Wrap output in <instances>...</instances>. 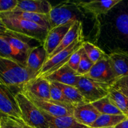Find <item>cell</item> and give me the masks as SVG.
<instances>
[{"label":"cell","instance_id":"23","mask_svg":"<svg viewBox=\"0 0 128 128\" xmlns=\"http://www.w3.org/2000/svg\"><path fill=\"white\" fill-rule=\"evenodd\" d=\"M55 82L61 89L68 101L74 108L80 105L90 103L85 100L76 86H69L56 82Z\"/></svg>","mask_w":128,"mask_h":128},{"label":"cell","instance_id":"24","mask_svg":"<svg viewBox=\"0 0 128 128\" xmlns=\"http://www.w3.org/2000/svg\"><path fill=\"white\" fill-rule=\"evenodd\" d=\"M127 118L125 115L101 114L91 125L90 128L116 127L117 125L122 122Z\"/></svg>","mask_w":128,"mask_h":128},{"label":"cell","instance_id":"6","mask_svg":"<svg viewBox=\"0 0 128 128\" xmlns=\"http://www.w3.org/2000/svg\"><path fill=\"white\" fill-rule=\"evenodd\" d=\"M25 96L31 100L40 110L54 117L73 116L74 108L56 102L52 100H42L34 96L27 91L21 90Z\"/></svg>","mask_w":128,"mask_h":128},{"label":"cell","instance_id":"17","mask_svg":"<svg viewBox=\"0 0 128 128\" xmlns=\"http://www.w3.org/2000/svg\"><path fill=\"white\" fill-rule=\"evenodd\" d=\"M109 57L118 80L128 76V52L117 49L109 54Z\"/></svg>","mask_w":128,"mask_h":128},{"label":"cell","instance_id":"19","mask_svg":"<svg viewBox=\"0 0 128 128\" xmlns=\"http://www.w3.org/2000/svg\"><path fill=\"white\" fill-rule=\"evenodd\" d=\"M48 58V54L43 44L33 48L28 55L26 66L39 74Z\"/></svg>","mask_w":128,"mask_h":128},{"label":"cell","instance_id":"2","mask_svg":"<svg viewBox=\"0 0 128 128\" xmlns=\"http://www.w3.org/2000/svg\"><path fill=\"white\" fill-rule=\"evenodd\" d=\"M0 22L5 28L44 44L49 30L36 23L22 19L0 17Z\"/></svg>","mask_w":128,"mask_h":128},{"label":"cell","instance_id":"11","mask_svg":"<svg viewBox=\"0 0 128 128\" xmlns=\"http://www.w3.org/2000/svg\"><path fill=\"white\" fill-rule=\"evenodd\" d=\"M75 22L76 21L60 25L49 31L46 40L43 44L44 47L47 52L48 58L60 44Z\"/></svg>","mask_w":128,"mask_h":128},{"label":"cell","instance_id":"31","mask_svg":"<svg viewBox=\"0 0 128 128\" xmlns=\"http://www.w3.org/2000/svg\"><path fill=\"white\" fill-rule=\"evenodd\" d=\"M24 125L17 120L1 114L0 128H22Z\"/></svg>","mask_w":128,"mask_h":128},{"label":"cell","instance_id":"4","mask_svg":"<svg viewBox=\"0 0 128 128\" xmlns=\"http://www.w3.org/2000/svg\"><path fill=\"white\" fill-rule=\"evenodd\" d=\"M76 87L88 102L92 103L108 96L111 86L84 76H81Z\"/></svg>","mask_w":128,"mask_h":128},{"label":"cell","instance_id":"9","mask_svg":"<svg viewBox=\"0 0 128 128\" xmlns=\"http://www.w3.org/2000/svg\"><path fill=\"white\" fill-rule=\"evenodd\" d=\"M0 36L4 38L15 49L27 55L33 48L38 46L34 45V42H39L34 39L10 31L2 24L0 29Z\"/></svg>","mask_w":128,"mask_h":128},{"label":"cell","instance_id":"21","mask_svg":"<svg viewBox=\"0 0 128 128\" xmlns=\"http://www.w3.org/2000/svg\"><path fill=\"white\" fill-rule=\"evenodd\" d=\"M0 57L12 60L26 66L28 55L15 49L2 36H0Z\"/></svg>","mask_w":128,"mask_h":128},{"label":"cell","instance_id":"37","mask_svg":"<svg viewBox=\"0 0 128 128\" xmlns=\"http://www.w3.org/2000/svg\"><path fill=\"white\" fill-rule=\"evenodd\" d=\"M32 128L29 127V126H26V125H24V126H23V128Z\"/></svg>","mask_w":128,"mask_h":128},{"label":"cell","instance_id":"22","mask_svg":"<svg viewBox=\"0 0 128 128\" xmlns=\"http://www.w3.org/2000/svg\"><path fill=\"white\" fill-rule=\"evenodd\" d=\"M49 123V128H90L76 121L73 116L54 117L45 113Z\"/></svg>","mask_w":128,"mask_h":128},{"label":"cell","instance_id":"15","mask_svg":"<svg viewBox=\"0 0 128 128\" xmlns=\"http://www.w3.org/2000/svg\"><path fill=\"white\" fill-rule=\"evenodd\" d=\"M101 115V114L92 103L76 106L73 111V116L76 121L90 128Z\"/></svg>","mask_w":128,"mask_h":128},{"label":"cell","instance_id":"3","mask_svg":"<svg viewBox=\"0 0 128 128\" xmlns=\"http://www.w3.org/2000/svg\"><path fill=\"white\" fill-rule=\"evenodd\" d=\"M16 98L26 126L32 128H49L48 121L43 112L29 100L21 90L16 92Z\"/></svg>","mask_w":128,"mask_h":128},{"label":"cell","instance_id":"1","mask_svg":"<svg viewBox=\"0 0 128 128\" xmlns=\"http://www.w3.org/2000/svg\"><path fill=\"white\" fill-rule=\"evenodd\" d=\"M38 75L24 65L0 57V84L10 88H20L21 90L25 84L36 78Z\"/></svg>","mask_w":128,"mask_h":128},{"label":"cell","instance_id":"18","mask_svg":"<svg viewBox=\"0 0 128 128\" xmlns=\"http://www.w3.org/2000/svg\"><path fill=\"white\" fill-rule=\"evenodd\" d=\"M0 17L22 19L40 25L48 29L49 31L51 30V25L48 15L34 13V12H24V11H12V12L0 13Z\"/></svg>","mask_w":128,"mask_h":128},{"label":"cell","instance_id":"34","mask_svg":"<svg viewBox=\"0 0 128 128\" xmlns=\"http://www.w3.org/2000/svg\"><path fill=\"white\" fill-rule=\"evenodd\" d=\"M112 86H113V87H120V86L128 87V76L120 79V80L115 83V84Z\"/></svg>","mask_w":128,"mask_h":128},{"label":"cell","instance_id":"32","mask_svg":"<svg viewBox=\"0 0 128 128\" xmlns=\"http://www.w3.org/2000/svg\"><path fill=\"white\" fill-rule=\"evenodd\" d=\"M82 51H83V48L82 46L81 48H80L72 54V55L69 60L68 62L67 63V64L71 69H72L74 71H76V72H77L78 69L80 66V62H81Z\"/></svg>","mask_w":128,"mask_h":128},{"label":"cell","instance_id":"25","mask_svg":"<svg viewBox=\"0 0 128 128\" xmlns=\"http://www.w3.org/2000/svg\"><path fill=\"white\" fill-rule=\"evenodd\" d=\"M92 104L101 114L124 115L114 102L110 100L108 96L99 101L92 102Z\"/></svg>","mask_w":128,"mask_h":128},{"label":"cell","instance_id":"29","mask_svg":"<svg viewBox=\"0 0 128 128\" xmlns=\"http://www.w3.org/2000/svg\"><path fill=\"white\" fill-rule=\"evenodd\" d=\"M94 64V62L89 58L83 49L81 62L77 71L78 74L81 76H86L90 72Z\"/></svg>","mask_w":128,"mask_h":128},{"label":"cell","instance_id":"39","mask_svg":"<svg viewBox=\"0 0 128 128\" xmlns=\"http://www.w3.org/2000/svg\"><path fill=\"white\" fill-rule=\"evenodd\" d=\"M22 128H23V127H22Z\"/></svg>","mask_w":128,"mask_h":128},{"label":"cell","instance_id":"7","mask_svg":"<svg viewBox=\"0 0 128 128\" xmlns=\"http://www.w3.org/2000/svg\"><path fill=\"white\" fill-rule=\"evenodd\" d=\"M0 111L1 115L24 124L16 94H14L10 88L1 84H0Z\"/></svg>","mask_w":128,"mask_h":128},{"label":"cell","instance_id":"12","mask_svg":"<svg viewBox=\"0 0 128 128\" xmlns=\"http://www.w3.org/2000/svg\"><path fill=\"white\" fill-rule=\"evenodd\" d=\"M121 2V0H107V1H78L76 4L78 7L81 8L85 12L92 13L96 16H101L107 14L114 6Z\"/></svg>","mask_w":128,"mask_h":128},{"label":"cell","instance_id":"27","mask_svg":"<svg viewBox=\"0 0 128 128\" xmlns=\"http://www.w3.org/2000/svg\"><path fill=\"white\" fill-rule=\"evenodd\" d=\"M82 48L87 56L94 64L102 60L108 54L100 48L88 41H84L82 43Z\"/></svg>","mask_w":128,"mask_h":128},{"label":"cell","instance_id":"16","mask_svg":"<svg viewBox=\"0 0 128 128\" xmlns=\"http://www.w3.org/2000/svg\"><path fill=\"white\" fill-rule=\"evenodd\" d=\"M52 7L46 0H22L19 1L16 8L13 11H24L48 15Z\"/></svg>","mask_w":128,"mask_h":128},{"label":"cell","instance_id":"14","mask_svg":"<svg viewBox=\"0 0 128 128\" xmlns=\"http://www.w3.org/2000/svg\"><path fill=\"white\" fill-rule=\"evenodd\" d=\"M51 82L45 78H36L25 84L21 90L27 91L42 100H50Z\"/></svg>","mask_w":128,"mask_h":128},{"label":"cell","instance_id":"30","mask_svg":"<svg viewBox=\"0 0 128 128\" xmlns=\"http://www.w3.org/2000/svg\"><path fill=\"white\" fill-rule=\"evenodd\" d=\"M116 26L119 32L128 38V14L122 13L118 16Z\"/></svg>","mask_w":128,"mask_h":128},{"label":"cell","instance_id":"10","mask_svg":"<svg viewBox=\"0 0 128 128\" xmlns=\"http://www.w3.org/2000/svg\"><path fill=\"white\" fill-rule=\"evenodd\" d=\"M70 5L59 4L52 7L51 12L48 14L51 30L60 25L80 20L77 18L74 12L69 8Z\"/></svg>","mask_w":128,"mask_h":128},{"label":"cell","instance_id":"26","mask_svg":"<svg viewBox=\"0 0 128 128\" xmlns=\"http://www.w3.org/2000/svg\"><path fill=\"white\" fill-rule=\"evenodd\" d=\"M109 98L124 115L128 118V98L117 89L111 86L109 91Z\"/></svg>","mask_w":128,"mask_h":128},{"label":"cell","instance_id":"33","mask_svg":"<svg viewBox=\"0 0 128 128\" xmlns=\"http://www.w3.org/2000/svg\"><path fill=\"white\" fill-rule=\"evenodd\" d=\"M19 0H1L0 13L13 11L18 4Z\"/></svg>","mask_w":128,"mask_h":128},{"label":"cell","instance_id":"28","mask_svg":"<svg viewBox=\"0 0 128 128\" xmlns=\"http://www.w3.org/2000/svg\"><path fill=\"white\" fill-rule=\"evenodd\" d=\"M51 82V86H50V94H51V100L54 101H56V102H60V103L64 104L65 105H67V106L74 107L68 101V100L65 97L64 94L63 92L61 90V89L55 82Z\"/></svg>","mask_w":128,"mask_h":128},{"label":"cell","instance_id":"8","mask_svg":"<svg viewBox=\"0 0 128 128\" xmlns=\"http://www.w3.org/2000/svg\"><path fill=\"white\" fill-rule=\"evenodd\" d=\"M84 76L100 82L114 86L118 81L116 72L111 64L109 54L93 65L90 72Z\"/></svg>","mask_w":128,"mask_h":128},{"label":"cell","instance_id":"35","mask_svg":"<svg viewBox=\"0 0 128 128\" xmlns=\"http://www.w3.org/2000/svg\"><path fill=\"white\" fill-rule=\"evenodd\" d=\"M113 87V86H112ZM114 88L117 89L118 90L120 91V92H122L123 94H124L125 96L128 98V87H124V86H120V87H113Z\"/></svg>","mask_w":128,"mask_h":128},{"label":"cell","instance_id":"38","mask_svg":"<svg viewBox=\"0 0 128 128\" xmlns=\"http://www.w3.org/2000/svg\"><path fill=\"white\" fill-rule=\"evenodd\" d=\"M116 128L113 127V128Z\"/></svg>","mask_w":128,"mask_h":128},{"label":"cell","instance_id":"13","mask_svg":"<svg viewBox=\"0 0 128 128\" xmlns=\"http://www.w3.org/2000/svg\"><path fill=\"white\" fill-rule=\"evenodd\" d=\"M81 76L74 71L66 64L45 78L50 82H56L69 86H76Z\"/></svg>","mask_w":128,"mask_h":128},{"label":"cell","instance_id":"5","mask_svg":"<svg viewBox=\"0 0 128 128\" xmlns=\"http://www.w3.org/2000/svg\"><path fill=\"white\" fill-rule=\"evenodd\" d=\"M83 42V38L78 39L67 48L46 60L37 78L46 77L66 64L72 54L82 47Z\"/></svg>","mask_w":128,"mask_h":128},{"label":"cell","instance_id":"36","mask_svg":"<svg viewBox=\"0 0 128 128\" xmlns=\"http://www.w3.org/2000/svg\"><path fill=\"white\" fill-rule=\"evenodd\" d=\"M116 128H128V118L115 127Z\"/></svg>","mask_w":128,"mask_h":128},{"label":"cell","instance_id":"20","mask_svg":"<svg viewBox=\"0 0 128 128\" xmlns=\"http://www.w3.org/2000/svg\"><path fill=\"white\" fill-rule=\"evenodd\" d=\"M79 38H83V34H82V22L80 20H78L71 26V29L69 30L68 33L64 38L62 41L60 43V44L56 48V50L52 52L51 54H50L47 58V60L51 58L52 56H55L61 52L62 50L67 48L68 46L72 43H73L76 40Z\"/></svg>","mask_w":128,"mask_h":128}]
</instances>
